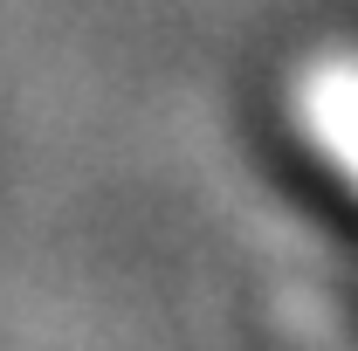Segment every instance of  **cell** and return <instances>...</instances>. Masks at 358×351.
Segmentation results:
<instances>
[{
	"mask_svg": "<svg viewBox=\"0 0 358 351\" xmlns=\"http://www.w3.org/2000/svg\"><path fill=\"white\" fill-rule=\"evenodd\" d=\"M303 124L324 159L358 179V55H324L317 69H303Z\"/></svg>",
	"mask_w": 358,
	"mask_h": 351,
	"instance_id": "cell-1",
	"label": "cell"
}]
</instances>
